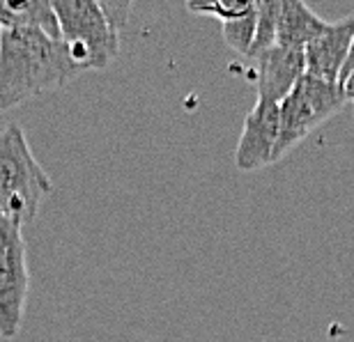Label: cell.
<instances>
[{
    "label": "cell",
    "mask_w": 354,
    "mask_h": 342,
    "mask_svg": "<svg viewBox=\"0 0 354 342\" xmlns=\"http://www.w3.org/2000/svg\"><path fill=\"white\" fill-rule=\"evenodd\" d=\"M256 21H258V14H256V3H253V10L249 14H244V17H239L235 21L221 23L223 41L232 51H237L239 55H246L251 51L253 37H256Z\"/></svg>",
    "instance_id": "cell-12"
},
{
    "label": "cell",
    "mask_w": 354,
    "mask_h": 342,
    "mask_svg": "<svg viewBox=\"0 0 354 342\" xmlns=\"http://www.w3.org/2000/svg\"><path fill=\"white\" fill-rule=\"evenodd\" d=\"M343 90H345V95H348L350 102H354V71L348 76V81L343 83Z\"/></svg>",
    "instance_id": "cell-16"
},
{
    "label": "cell",
    "mask_w": 354,
    "mask_h": 342,
    "mask_svg": "<svg viewBox=\"0 0 354 342\" xmlns=\"http://www.w3.org/2000/svg\"><path fill=\"white\" fill-rule=\"evenodd\" d=\"M352 104H354V102H352Z\"/></svg>",
    "instance_id": "cell-18"
},
{
    "label": "cell",
    "mask_w": 354,
    "mask_h": 342,
    "mask_svg": "<svg viewBox=\"0 0 354 342\" xmlns=\"http://www.w3.org/2000/svg\"><path fill=\"white\" fill-rule=\"evenodd\" d=\"M348 102L350 99L343 85L324 83L304 74L292 92L279 104V138H276L272 163L283 159L317 126L343 111Z\"/></svg>",
    "instance_id": "cell-4"
},
{
    "label": "cell",
    "mask_w": 354,
    "mask_h": 342,
    "mask_svg": "<svg viewBox=\"0 0 354 342\" xmlns=\"http://www.w3.org/2000/svg\"><path fill=\"white\" fill-rule=\"evenodd\" d=\"M51 191V177L32 154L24 129L7 124L0 131V218L28 223Z\"/></svg>",
    "instance_id": "cell-2"
},
{
    "label": "cell",
    "mask_w": 354,
    "mask_h": 342,
    "mask_svg": "<svg viewBox=\"0 0 354 342\" xmlns=\"http://www.w3.org/2000/svg\"><path fill=\"white\" fill-rule=\"evenodd\" d=\"M354 17V14H352ZM354 71V32H352V46H350V55H348V60H345V65L341 69V78H338V85H343L345 81H348V76Z\"/></svg>",
    "instance_id": "cell-15"
},
{
    "label": "cell",
    "mask_w": 354,
    "mask_h": 342,
    "mask_svg": "<svg viewBox=\"0 0 354 342\" xmlns=\"http://www.w3.org/2000/svg\"><path fill=\"white\" fill-rule=\"evenodd\" d=\"M256 37H253L251 51L246 53L249 60H256L267 48L276 44V19H279V0H263L256 3Z\"/></svg>",
    "instance_id": "cell-11"
},
{
    "label": "cell",
    "mask_w": 354,
    "mask_h": 342,
    "mask_svg": "<svg viewBox=\"0 0 354 342\" xmlns=\"http://www.w3.org/2000/svg\"><path fill=\"white\" fill-rule=\"evenodd\" d=\"M352 32L354 17H345L338 23H329L313 41H308L306 48H304L306 76L324 83H338L341 69L350 55Z\"/></svg>",
    "instance_id": "cell-7"
},
{
    "label": "cell",
    "mask_w": 354,
    "mask_h": 342,
    "mask_svg": "<svg viewBox=\"0 0 354 342\" xmlns=\"http://www.w3.org/2000/svg\"><path fill=\"white\" fill-rule=\"evenodd\" d=\"M0 35H3V28H0Z\"/></svg>",
    "instance_id": "cell-17"
},
{
    "label": "cell",
    "mask_w": 354,
    "mask_h": 342,
    "mask_svg": "<svg viewBox=\"0 0 354 342\" xmlns=\"http://www.w3.org/2000/svg\"><path fill=\"white\" fill-rule=\"evenodd\" d=\"M329 21L320 19L308 5L299 0H279V19H276V46L290 51H304Z\"/></svg>",
    "instance_id": "cell-9"
},
{
    "label": "cell",
    "mask_w": 354,
    "mask_h": 342,
    "mask_svg": "<svg viewBox=\"0 0 354 342\" xmlns=\"http://www.w3.org/2000/svg\"><path fill=\"white\" fill-rule=\"evenodd\" d=\"M3 30H39L51 39H60L58 19L48 0H0Z\"/></svg>",
    "instance_id": "cell-10"
},
{
    "label": "cell",
    "mask_w": 354,
    "mask_h": 342,
    "mask_svg": "<svg viewBox=\"0 0 354 342\" xmlns=\"http://www.w3.org/2000/svg\"><path fill=\"white\" fill-rule=\"evenodd\" d=\"M189 12L203 14V17H214L221 23L235 21L253 10L251 0H205V3H189Z\"/></svg>",
    "instance_id": "cell-13"
},
{
    "label": "cell",
    "mask_w": 354,
    "mask_h": 342,
    "mask_svg": "<svg viewBox=\"0 0 354 342\" xmlns=\"http://www.w3.org/2000/svg\"><path fill=\"white\" fill-rule=\"evenodd\" d=\"M30 294L24 225L0 218V338L19 336Z\"/></svg>",
    "instance_id": "cell-5"
},
{
    "label": "cell",
    "mask_w": 354,
    "mask_h": 342,
    "mask_svg": "<svg viewBox=\"0 0 354 342\" xmlns=\"http://www.w3.org/2000/svg\"><path fill=\"white\" fill-rule=\"evenodd\" d=\"M60 41L81 71L106 69L120 53V35L104 19L95 0H51Z\"/></svg>",
    "instance_id": "cell-3"
},
{
    "label": "cell",
    "mask_w": 354,
    "mask_h": 342,
    "mask_svg": "<svg viewBox=\"0 0 354 342\" xmlns=\"http://www.w3.org/2000/svg\"><path fill=\"white\" fill-rule=\"evenodd\" d=\"M99 10H102L104 19L109 21V26L115 30L118 35L124 30L127 23H129V12H131V3H99Z\"/></svg>",
    "instance_id": "cell-14"
},
{
    "label": "cell",
    "mask_w": 354,
    "mask_h": 342,
    "mask_svg": "<svg viewBox=\"0 0 354 342\" xmlns=\"http://www.w3.org/2000/svg\"><path fill=\"white\" fill-rule=\"evenodd\" d=\"M276 138H279V104L258 99L244 120L242 136L235 149V166L244 173L269 166Z\"/></svg>",
    "instance_id": "cell-6"
},
{
    "label": "cell",
    "mask_w": 354,
    "mask_h": 342,
    "mask_svg": "<svg viewBox=\"0 0 354 342\" xmlns=\"http://www.w3.org/2000/svg\"><path fill=\"white\" fill-rule=\"evenodd\" d=\"M253 62H256L258 99L269 104H281L292 92L297 81L306 74L304 51H290L276 44Z\"/></svg>",
    "instance_id": "cell-8"
},
{
    "label": "cell",
    "mask_w": 354,
    "mask_h": 342,
    "mask_svg": "<svg viewBox=\"0 0 354 342\" xmlns=\"http://www.w3.org/2000/svg\"><path fill=\"white\" fill-rule=\"evenodd\" d=\"M83 74L67 46L39 30H3L0 35V113L41 92L65 88Z\"/></svg>",
    "instance_id": "cell-1"
}]
</instances>
